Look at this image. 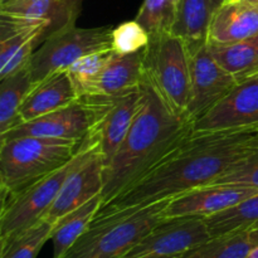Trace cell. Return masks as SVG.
Returning a JSON list of instances; mask_svg holds the SVG:
<instances>
[{
	"instance_id": "16",
	"label": "cell",
	"mask_w": 258,
	"mask_h": 258,
	"mask_svg": "<svg viewBox=\"0 0 258 258\" xmlns=\"http://www.w3.org/2000/svg\"><path fill=\"white\" fill-rule=\"evenodd\" d=\"M258 35V0H224L214 14L207 44H229Z\"/></svg>"
},
{
	"instance_id": "3",
	"label": "cell",
	"mask_w": 258,
	"mask_h": 258,
	"mask_svg": "<svg viewBox=\"0 0 258 258\" xmlns=\"http://www.w3.org/2000/svg\"><path fill=\"white\" fill-rule=\"evenodd\" d=\"M82 141L19 136L0 140L2 201L70 163Z\"/></svg>"
},
{
	"instance_id": "33",
	"label": "cell",
	"mask_w": 258,
	"mask_h": 258,
	"mask_svg": "<svg viewBox=\"0 0 258 258\" xmlns=\"http://www.w3.org/2000/svg\"><path fill=\"white\" fill-rule=\"evenodd\" d=\"M10 2V0H0V4H4V3H8Z\"/></svg>"
},
{
	"instance_id": "9",
	"label": "cell",
	"mask_w": 258,
	"mask_h": 258,
	"mask_svg": "<svg viewBox=\"0 0 258 258\" xmlns=\"http://www.w3.org/2000/svg\"><path fill=\"white\" fill-rule=\"evenodd\" d=\"M211 239L202 217L168 218L154 227L121 258H158L183 256Z\"/></svg>"
},
{
	"instance_id": "18",
	"label": "cell",
	"mask_w": 258,
	"mask_h": 258,
	"mask_svg": "<svg viewBox=\"0 0 258 258\" xmlns=\"http://www.w3.org/2000/svg\"><path fill=\"white\" fill-rule=\"evenodd\" d=\"M144 80V50L133 54L113 53L87 88L86 95L111 96L139 87Z\"/></svg>"
},
{
	"instance_id": "24",
	"label": "cell",
	"mask_w": 258,
	"mask_h": 258,
	"mask_svg": "<svg viewBox=\"0 0 258 258\" xmlns=\"http://www.w3.org/2000/svg\"><path fill=\"white\" fill-rule=\"evenodd\" d=\"M33 86L29 66L0 80V135L17 126L19 110Z\"/></svg>"
},
{
	"instance_id": "13",
	"label": "cell",
	"mask_w": 258,
	"mask_h": 258,
	"mask_svg": "<svg viewBox=\"0 0 258 258\" xmlns=\"http://www.w3.org/2000/svg\"><path fill=\"white\" fill-rule=\"evenodd\" d=\"M105 164L98 145L68 175L57 198L42 219L55 224L66 214L102 194Z\"/></svg>"
},
{
	"instance_id": "8",
	"label": "cell",
	"mask_w": 258,
	"mask_h": 258,
	"mask_svg": "<svg viewBox=\"0 0 258 258\" xmlns=\"http://www.w3.org/2000/svg\"><path fill=\"white\" fill-rule=\"evenodd\" d=\"M80 98H83L92 110L93 127L90 135L97 141L106 168L140 110L144 98L143 87L140 85L117 95H86Z\"/></svg>"
},
{
	"instance_id": "20",
	"label": "cell",
	"mask_w": 258,
	"mask_h": 258,
	"mask_svg": "<svg viewBox=\"0 0 258 258\" xmlns=\"http://www.w3.org/2000/svg\"><path fill=\"white\" fill-rule=\"evenodd\" d=\"M207 45L214 59L238 82L258 76V35L229 44Z\"/></svg>"
},
{
	"instance_id": "14",
	"label": "cell",
	"mask_w": 258,
	"mask_h": 258,
	"mask_svg": "<svg viewBox=\"0 0 258 258\" xmlns=\"http://www.w3.org/2000/svg\"><path fill=\"white\" fill-rule=\"evenodd\" d=\"M257 193V188L241 184H211L201 186L171 198L165 208V218H207L227 211Z\"/></svg>"
},
{
	"instance_id": "22",
	"label": "cell",
	"mask_w": 258,
	"mask_h": 258,
	"mask_svg": "<svg viewBox=\"0 0 258 258\" xmlns=\"http://www.w3.org/2000/svg\"><path fill=\"white\" fill-rule=\"evenodd\" d=\"M44 39L39 30H19L0 38V80L27 68Z\"/></svg>"
},
{
	"instance_id": "29",
	"label": "cell",
	"mask_w": 258,
	"mask_h": 258,
	"mask_svg": "<svg viewBox=\"0 0 258 258\" xmlns=\"http://www.w3.org/2000/svg\"><path fill=\"white\" fill-rule=\"evenodd\" d=\"M150 42V35L136 20H128L112 29L111 48L117 54H133L144 50Z\"/></svg>"
},
{
	"instance_id": "11",
	"label": "cell",
	"mask_w": 258,
	"mask_h": 258,
	"mask_svg": "<svg viewBox=\"0 0 258 258\" xmlns=\"http://www.w3.org/2000/svg\"><path fill=\"white\" fill-rule=\"evenodd\" d=\"M93 127V113L83 98L72 105L53 111L44 116L27 121L0 135V140L35 136V138L60 139V140L83 141Z\"/></svg>"
},
{
	"instance_id": "26",
	"label": "cell",
	"mask_w": 258,
	"mask_h": 258,
	"mask_svg": "<svg viewBox=\"0 0 258 258\" xmlns=\"http://www.w3.org/2000/svg\"><path fill=\"white\" fill-rule=\"evenodd\" d=\"M54 224L40 219L18 236L0 244V258H37L45 242L52 238Z\"/></svg>"
},
{
	"instance_id": "19",
	"label": "cell",
	"mask_w": 258,
	"mask_h": 258,
	"mask_svg": "<svg viewBox=\"0 0 258 258\" xmlns=\"http://www.w3.org/2000/svg\"><path fill=\"white\" fill-rule=\"evenodd\" d=\"M224 0H179L171 33L188 45L190 53L208 43L212 20Z\"/></svg>"
},
{
	"instance_id": "2",
	"label": "cell",
	"mask_w": 258,
	"mask_h": 258,
	"mask_svg": "<svg viewBox=\"0 0 258 258\" xmlns=\"http://www.w3.org/2000/svg\"><path fill=\"white\" fill-rule=\"evenodd\" d=\"M144 98L128 133L103 173V204L140 180L193 133V121L174 110L144 77Z\"/></svg>"
},
{
	"instance_id": "32",
	"label": "cell",
	"mask_w": 258,
	"mask_h": 258,
	"mask_svg": "<svg viewBox=\"0 0 258 258\" xmlns=\"http://www.w3.org/2000/svg\"><path fill=\"white\" fill-rule=\"evenodd\" d=\"M158 258H183V256H175V257H158Z\"/></svg>"
},
{
	"instance_id": "28",
	"label": "cell",
	"mask_w": 258,
	"mask_h": 258,
	"mask_svg": "<svg viewBox=\"0 0 258 258\" xmlns=\"http://www.w3.org/2000/svg\"><path fill=\"white\" fill-rule=\"evenodd\" d=\"M113 53L115 52H113L112 48L96 50V52L90 53V54L83 55L82 58L76 60L68 68L67 72L70 77L72 78L80 97L85 95L91 83L96 80V77L100 75L103 67L111 59Z\"/></svg>"
},
{
	"instance_id": "5",
	"label": "cell",
	"mask_w": 258,
	"mask_h": 258,
	"mask_svg": "<svg viewBox=\"0 0 258 258\" xmlns=\"http://www.w3.org/2000/svg\"><path fill=\"white\" fill-rule=\"evenodd\" d=\"M97 141L88 135L82 141L75 158L58 170L39 179L24 190L2 201L0 211V244L32 227L43 218L57 198L60 188L71 173L90 155Z\"/></svg>"
},
{
	"instance_id": "30",
	"label": "cell",
	"mask_w": 258,
	"mask_h": 258,
	"mask_svg": "<svg viewBox=\"0 0 258 258\" xmlns=\"http://www.w3.org/2000/svg\"><path fill=\"white\" fill-rule=\"evenodd\" d=\"M214 184H241L258 189V144L252 153L232 166Z\"/></svg>"
},
{
	"instance_id": "25",
	"label": "cell",
	"mask_w": 258,
	"mask_h": 258,
	"mask_svg": "<svg viewBox=\"0 0 258 258\" xmlns=\"http://www.w3.org/2000/svg\"><path fill=\"white\" fill-rule=\"evenodd\" d=\"M204 219L211 238L244 229L258 228V193L227 211Z\"/></svg>"
},
{
	"instance_id": "4",
	"label": "cell",
	"mask_w": 258,
	"mask_h": 258,
	"mask_svg": "<svg viewBox=\"0 0 258 258\" xmlns=\"http://www.w3.org/2000/svg\"><path fill=\"white\" fill-rule=\"evenodd\" d=\"M170 199L143 208L97 214L85 233L60 258H121L154 227L165 221Z\"/></svg>"
},
{
	"instance_id": "15",
	"label": "cell",
	"mask_w": 258,
	"mask_h": 258,
	"mask_svg": "<svg viewBox=\"0 0 258 258\" xmlns=\"http://www.w3.org/2000/svg\"><path fill=\"white\" fill-rule=\"evenodd\" d=\"M82 0H10L0 4V14L40 28L45 39L53 33L75 25Z\"/></svg>"
},
{
	"instance_id": "6",
	"label": "cell",
	"mask_w": 258,
	"mask_h": 258,
	"mask_svg": "<svg viewBox=\"0 0 258 258\" xmlns=\"http://www.w3.org/2000/svg\"><path fill=\"white\" fill-rule=\"evenodd\" d=\"M191 53L173 33L150 37L144 49V77L174 110L186 113L191 95Z\"/></svg>"
},
{
	"instance_id": "12",
	"label": "cell",
	"mask_w": 258,
	"mask_h": 258,
	"mask_svg": "<svg viewBox=\"0 0 258 258\" xmlns=\"http://www.w3.org/2000/svg\"><path fill=\"white\" fill-rule=\"evenodd\" d=\"M190 66L191 95L186 113L194 122L226 97L238 81L214 59L207 44L191 53Z\"/></svg>"
},
{
	"instance_id": "1",
	"label": "cell",
	"mask_w": 258,
	"mask_h": 258,
	"mask_svg": "<svg viewBox=\"0 0 258 258\" xmlns=\"http://www.w3.org/2000/svg\"><path fill=\"white\" fill-rule=\"evenodd\" d=\"M258 144V128L191 133L145 176L97 214L143 208L211 185L246 158Z\"/></svg>"
},
{
	"instance_id": "23",
	"label": "cell",
	"mask_w": 258,
	"mask_h": 258,
	"mask_svg": "<svg viewBox=\"0 0 258 258\" xmlns=\"http://www.w3.org/2000/svg\"><path fill=\"white\" fill-rule=\"evenodd\" d=\"M258 246V228L213 237L183 254V258H247Z\"/></svg>"
},
{
	"instance_id": "31",
	"label": "cell",
	"mask_w": 258,
	"mask_h": 258,
	"mask_svg": "<svg viewBox=\"0 0 258 258\" xmlns=\"http://www.w3.org/2000/svg\"><path fill=\"white\" fill-rule=\"evenodd\" d=\"M247 258H258V246H256L253 249H252L251 253L248 254V257Z\"/></svg>"
},
{
	"instance_id": "27",
	"label": "cell",
	"mask_w": 258,
	"mask_h": 258,
	"mask_svg": "<svg viewBox=\"0 0 258 258\" xmlns=\"http://www.w3.org/2000/svg\"><path fill=\"white\" fill-rule=\"evenodd\" d=\"M179 0H144L135 20L140 23L150 37L171 33Z\"/></svg>"
},
{
	"instance_id": "7",
	"label": "cell",
	"mask_w": 258,
	"mask_h": 258,
	"mask_svg": "<svg viewBox=\"0 0 258 258\" xmlns=\"http://www.w3.org/2000/svg\"><path fill=\"white\" fill-rule=\"evenodd\" d=\"M112 27L78 28L71 25L50 34L33 53L29 70L34 85L96 50L111 48Z\"/></svg>"
},
{
	"instance_id": "17",
	"label": "cell",
	"mask_w": 258,
	"mask_h": 258,
	"mask_svg": "<svg viewBox=\"0 0 258 258\" xmlns=\"http://www.w3.org/2000/svg\"><path fill=\"white\" fill-rule=\"evenodd\" d=\"M80 98L67 71H59L33 86L18 115V123L27 122L72 105ZM15 127V126H14Z\"/></svg>"
},
{
	"instance_id": "10",
	"label": "cell",
	"mask_w": 258,
	"mask_h": 258,
	"mask_svg": "<svg viewBox=\"0 0 258 258\" xmlns=\"http://www.w3.org/2000/svg\"><path fill=\"white\" fill-rule=\"evenodd\" d=\"M258 128V76L237 83L202 117L193 122L194 133Z\"/></svg>"
},
{
	"instance_id": "21",
	"label": "cell",
	"mask_w": 258,
	"mask_h": 258,
	"mask_svg": "<svg viewBox=\"0 0 258 258\" xmlns=\"http://www.w3.org/2000/svg\"><path fill=\"white\" fill-rule=\"evenodd\" d=\"M103 204L102 194L66 214L54 224L52 233L53 258H60L88 228Z\"/></svg>"
}]
</instances>
